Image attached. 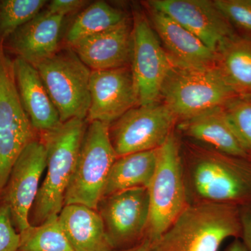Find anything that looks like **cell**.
<instances>
[{"mask_svg":"<svg viewBox=\"0 0 251 251\" xmlns=\"http://www.w3.org/2000/svg\"><path fill=\"white\" fill-rule=\"evenodd\" d=\"M18 251H74L59 224L58 216L21 233Z\"/></svg>","mask_w":251,"mask_h":251,"instance_id":"cell-24","label":"cell"},{"mask_svg":"<svg viewBox=\"0 0 251 251\" xmlns=\"http://www.w3.org/2000/svg\"><path fill=\"white\" fill-rule=\"evenodd\" d=\"M9 208L6 204L0 206V251H18L21 234L15 228Z\"/></svg>","mask_w":251,"mask_h":251,"instance_id":"cell-28","label":"cell"},{"mask_svg":"<svg viewBox=\"0 0 251 251\" xmlns=\"http://www.w3.org/2000/svg\"><path fill=\"white\" fill-rule=\"evenodd\" d=\"M176 118L163 103L137 105L110 125L117 157L156 150L173 133Z\"/></svg>","mask_w":251,"mask_h":251,"instance_id":"cell-9","label":"cell"},{"mask_svg":"<svg viewBox=\"0 0 251 251\" xmlns=\"http://www.w3.org/2000/svg\"><path fill=\"white\" fill-rule=\"evenodd\" d=\"M46 168V151L40 140L31 142L15 162L4 190L5 203L20 234L30 227L29 214ZM3 192V193H4Z\"/></svg>","mask_w":251,"mask_h":251,"instance_id":"cell-12","label":"cell"},{"mask_svg":"<svg viewBox=\"0 0 251 251\" xmlns=\"http://www.w3.org/2000/svg\"><path fill=\"white\" fill-rule=\"evenodd\" d=\"M157 150L117 157L109 171L102 198L133 188H148L156 170Z\"/></svg>","mask_w":251,"mask_h":251,"instance_id":"cell-21","label":"cell"},{"mask_svg":"<svg viewBox=\"0 0 251 251\" xmlns=\"http://www.w3.org/2000/svg\"><path fill=\"white\" fill-rule=\"evenodd\" d=\"M90 105L86 120L110 125L138 105L136 92L129 67L92 71Z\"/></svg>","mask_w":251,"mask_h":251,"instance_id":"cell-14","label":"cell"},{"mask_svg":"<svg viewBox=\"0 0 251 251\" xmlns=\"http://www.w3.org/2000/svg\"><path fill=\"white\" fill-rule=\"evenodd\" d=\"M15 78L21 103L33 126L39 133L61 124L58 111L46 90L39 72L23 59H14Z\"/></svg>","mask_w":251,"mask_h":251,"instance_id":"cell-18","label":"cell"},{"mask_svg":"<svg viewBox=\"0 0 251 251\" xmlns=\"http://www.w3.org/2000/svg\"><path fill=\"white\" fill-rule=\"evenodd\" d=\"M150 247H151V242L149 240L148 238H144L143 240L137 244L135 247L131 248V249H127L124 251H150Z\"/></svg>","mask_w":251,"mask_h":251,"instance_id":"cell-31","label":"cell"},{"mask_svg":"<svg viewBox=\"0 0 251 251\" xmlns=\"http://www.w3.org/2000/svg\"><path fill=\"white\" fill-rule=\"evenodd\" d=\"M241 234V215L234 204L196 201L151 243L150 251H219L226 239Z\"/></svg>","mask_w":251,"mask_h":251,"instance_id":"cell-1","label":"cell"},{"mask_svg":"<svg viewBox=\"0 0 251 251\" xmlns=\"http://www.w3.org/2000/svg\"><path fill=\"white\" fill-rule=\"evenodd\" d=\"M216 7L229 23L251 31V0H216Z\"/></svg>","mask_w":251,"mask_h":251,"instance_id":"cell-27","label":"cell"},{"mask_svg":"<svg viewBox=\"0 0 251 251\" xmlns=\"http://www.w3.org/2000/svg\"><path fill=\"white\" fill-rule=\"evenodd\" d=\"M71 49L91 71L128 67L133 52L129 21L118 27L81 39Z\"/></svg>","mask_w":251,"mask_h":251,"instance_id":"cell-17","label":"cell"},{"mask_svg":"<svg viewBox=\"0 0 251 251\" xmlns=\"http://www.w3.org/2000/svg\"><path fill=\"white\" fill-rule=\"evenodd\" d=\"M37 133L20 99L14 59L0 44V196L18 156Z\"/></svg>","mask_w":251,"mask_h":251,"instance_id":"cell-8","label":"cell"},{"mask_svg":"<svg viewBox=\"0 0 251 251\" xmlns=\"http://www.w3.org/2000/svg\"><path fill=\"white\" fill-rule=\"evenodd\" d=\"M237 94L217 64L198 69L173 66L162 87L161 98L176 120L184 121L224 108Z\"/></svg>","mask_w":251,"mask_h":251,"instance_id":"cell-3","label":"cell"},{"mask_svg":"<svg viewBox=\"0 0 251 251\" xmlns=\"http://www.w3.org/2000/svg\"><path fill=\"white\" fill-rule=\"evenodd\" d=\"M149 9L156 10L198 37L217 54L221 48L234 37L229 22L208 0H151Z\"/></svg>","mask_w":251,"mask_h":251,"instance_id":"cell-13","label":"cell"},{"mask_svg":"<svg viewBox=\"0 0 251 251\" xmlns=\"http://www.w3.org/2000/svg\"><path fill=\"white\" fill-rule=\"evenodd\" d=\"M130 64L138 105L159 101L173 65L151 23L140 13H135L133 18Z\"/></svg>","mask_w":251,"mask_h":251,"instance_id":"cell-10","label":"cell"},{"mask_svg":"<svg viewBox=\"0 0 251 251\" xmlns=\"http://www.w3.org/2000/svg\"><path fill=\"white\" fill-rule=\"evenodd\" d=\"M188 185L197 201L235 204L251 200V165L217 151L195 153Z\"/></svg>","mask_w":251,"mask_h":251,"instance_id":"cell-5","label":"cell"},{"mask_svg":"<svg viewBox=\"0 0 251 251\" xmlns=\"http://www.w3.org/2000/svg\"><path fill=\"white\" fill-rule=\"evenodd\" d=\"M87 126L86 120L72 119L40 133L46 151V174L29 214L30 226L60 214Z\"/></svg>","mask_w":251,"mask_h":251,"instance_id":"cell-2","label":"cell"},{"mask_svg":"<svg viewBox=\"0 0 251 251\" xmlns=\"http://www.w3.org/2000/svg\"><path fill=\"white\" fill-rule=\"evenodd\" d=\"M217 65L237 93L251 92V41L233 37L217 53Z\"/></svg>","mask_w":251,"mask_h":251,"instance_id":"cell-22","label":"cell"},{"mask_svg":"<svg viewBox=\"0 0 251 251\" xmlns=\"http://www.w3.org/2000/svg\"><path fill=\"white\" fill-rule=\"evenodd\" d=\"M150 219L145 237L154 242L188 205L179 143L172 133L157 150L156 170L148 188Z\"/></svg>","mask_w":251,"mask_h":251,"instance_id":"cell-4","label":"cell"},{"mask_svg":"<svg viewBox=\"0 0 251 251\" xmlns=\"http://www.w3.org/2000/svg\"><path fill=\"white\" fill-rule=\"evenodd\" d=\"M85 0H53L49 3L46 11L50 14L62 16L72 14L87 4Z\"/></svg>","mask_w":251,"mask_h":251,"instance_id":"cell-29","label":"cell"},{"mask_svg":"<svg viewBox=\"0 0 251 251\" xmlns=\"http://www.w3.org/2000/svg\"><path fill=\"white\" fill-rule=\"evenodd\" d=\"M97 211L114 251L131 249L146 235L150 219L148 188H133L102 198Z\"/></svg>","mask_w":251,"mask_h":251,"instance_id":"cell-11","label":"cell"},{"mask_svg":"<svg viewBox=\"0 0 251 251\" xmlns=\"http://www.w3.org/2000/svg\"><path fill=\"white\" fill-rule=\"evenodd\" d=\"M58 218L74 251H114L98 211L82 204H68Z\"/></svg>","mask_w":251,"mask_h":251,"instance_id":"cell-19","label":"cell"},{"mask_svg":"<svg viewBox=\"0 0 251 251\" xmlns=\"http://www.w3.org/2000/svg\"><path fill=\"white\" fill-rule=\"evenodd\" d=\"M44 0H0V44L41 12Z\"/></svg>","mask_w":251,"mask_h":251,"instance_id":"cell-25","label":"cell"},{"mask_svg":"<svg viewBox=\"0 0 251 251\" xmlns=\"http://www.w3.org/2000/svg\"><path fill=\"white\" fill-rule=\"evenodd\" d=\"M121 10L105 1H95L80 13L66 34L69 47L88 36L118 27L128 21Z\"/></svg>","mask_w":251,"mask_h":251,"instance_id":"cell-23","label":"cell"},{"mask_svg":"<svg viewBox=\"0 0 251 251\" xmlns=\"http://www.w3.org/2000/svg\"><path fill=\"white\" fill-rule=\"evenodd\" d=\"M149 11L152 27L174 67L198 69L217 64V54L194 34L163 13Z\"/></svg>","mask_w":251,"mask_h":251,"instance_id":"cell-16","label":"cell"},{"mask_svg":"<svg viewBox=\"0 0 251 251\" xmlns=\"http://www.w3.org/2000/svg\"><path fill=\"white\" fill-rule=\"evenodd\" d=\"M242 237L248 251H251V211H247L241 215Z\"/></svg>","mask_w":251,"mask_h":251,"instance_id":"cell-30","label":"cell"},{"mask_svg":"<svg viewBox=\"0 0 251 251\" xmlns=\"http://www.w3.org/2000/svg\"><path fill=\"white\" fill-rule=\"evenodd\" d=\"M109 128L110 125L103 122L87 125L64 205L82 204L97 210L109 171L117 158Z\"/></svg>","mask_w":251,"mask_h":251,"instance_id":"cell-6","label":"cell"},{"mask_svg":"<svg viewBox=\"0 0 251 251\" xmlns=\"http://www.w3.org/2000/svg\"><path fill=\"white\" fill-rule=\"evenodd\" d=\"M224 111L238 139L251 152V99L234 97L225 105Z\"/></svg>","mask_w":251,"mask_h":251,"instance_id":"cell-26","label":"cell"},{"mask_svg":"<svg viewBox=\"0 0 251 251\" xmlns=\"http://www.w3.org/2000/svg\"><path fill=\"white\" fill-rule=\"evenodd\" d=\"M63 21L62 16L41 11L8 38L4 49L36 68L59 50Z\"/></svg>","mask_w":251,"mask_h":251,"instance_id":"cell-15","label":"cell"},{"mask_svg":"<svg viewBox=\"0 0 251 251\" xmlns=\"http://www.w3.org/2000/svg\"><path fill=\"white\" fill-rule=\"evenodd\" d=\"M226 251H249L247 248L244 245V242L237 239L234 241Z\"/></svg>","mask_w":251,"mask_h":251,"instance_id":"cell-32","label":"cell"},{"mask_svg":"<svg viewBox=\"0 0 251 251\" xmlns=\"http://www.w3.org/2000/svg\"><path fill=\"white\" fill-rule=\"evenodd\" d=\"M61 122L86 120L90 105L92 71L71 48L59 50L36 67Z\"/></svg>","mask_w":251,"mask_h":251,"instance_id":"cell-7","label":"cell"},{"mask_svg":"<svg viewBox=\"0 0 251 251\" xmlns=\"http://www.w3.org/2000/svg\"><path fill=\"white\" fill-rule=\"evenodd\" d=\"M179 128L187 136L212 147L220 153L240 158L249 156L227 122L224 108L213 109L181 121Z\"/></svg>","mask_w":251,"mask_h":251,"instance_id":"cell-20","label":"cell"}]
</instances>
